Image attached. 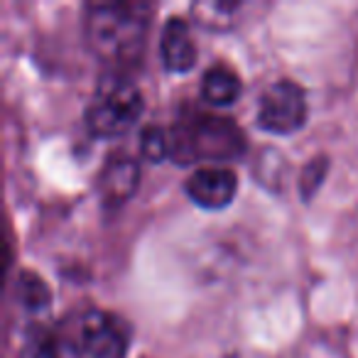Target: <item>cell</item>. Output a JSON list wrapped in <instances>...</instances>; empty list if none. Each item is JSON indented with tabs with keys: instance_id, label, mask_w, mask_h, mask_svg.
<instances>
[{
	"instance_id": "cell-7",
	"label": "cell",
	"mask_w": 358,
	"mask_h": 358,
	"mask_svg": "<svg viewBox=\"0 0 358 358\" xmlns=\"http://www.w3.org/2000/svg\"><path fill=\"white\" fill-rule=\"evenodd\" d=\"M159 57L172 74H187L196 64V45L192 40V27L185 17H167L159 32Z\"/></svg>"
},
{
	"instance_id": "cell-3",
	"label": "cell",
	"mask_w": 358,
	"mask_h": 358,
	"mask_svg": "<svg viewBox=\"0 0 358 358\" xmlns=\"http://www.w3.org/2000/svg\"><path fill=\"white\" fill-rule=\"evenodd\" d=\"M145 110V99L130 79L108 74L99 81L89 106H86V128L94 138H120L135 128Z\"/></svg>"
},
{
	"instance_id": "cell-5",
	"label": "cell",
	"mask_w": 358,
	"mask_h": 358,
	"mask_svg": "<svg viewBox=\"0 0 358 358\" xmlns=\"http://www.w3.org/2000/svg\"><path fill=\"white\" fill-rule=\"evenodd\" d=\"M76 346L91 358H125L130 346V327L115 314L91 309L81 314L76 324Z\"/></svg>"
},
{
	"instance_id": "cell-11",
	"label": "cell",
	"mask_w": 358,
	"mask_h": 358,
	"mask_svg": "<svg viewBox=\"0 0 358 358\" xmlns=\"http://www.w3.org/2000/svg\"><path fill=\"white\" fill-rule=\"evenodd\" d=\"M241 10V3H224V0H211V3H194L192 15L201 27L211 32H221L234 25L236 13Z\"/></svg>"
},
{
	"instance_id": "cell-1",
	"label": "cell",
	"mask_w": 358,
	"mask_h": 358,
	"mask_svg": "<svg viewBox=\"0 0 358 358\" xmlns=\"http://www.w3.org/2000/svg\"><path fill=\"white\" fill-rule=\"evenodd\" d=\"M152 6L148 3H86L84 37L99 59L130 66L143 57Z\"/></svg>"
},
{
	"instance_id": "cell-14",
	"label": "cell",
	"mask_w": 358,
	"mask_h": 358,
	"mask_svg": "<svg viewBox=\"0 0 358 358\" xmlns=\"http://www.w3.org/2000/svg\"><path fill=\"white\" fill-rule=\"evenodd\" d=\"M140 157L148 162H162L169 157V133L159 125H148L140 130Z\"/></svg>"
},
{
	"instance_id": "cell-4",
	"label": "cell",
	"mask_w": 358,
	"mask_h": 358,
	"mask_svg": "<svg viewBox=\"0 0 358 358\" xmlns=\"http://www.w3.org/2000/svg\"><path fill=\"white\" fill-rule=\"evenodd\" d=\"M309 115L307 94L292 79H280L260 94L258 101V128L270 135H292L304 128Z\"/></svg>"
},
{
	"instance_id": "cell-6",
	"label": "cell",
	"mask_w": 358,
	"mask_h": 358,
	"mask_svg": "<svg viewBox=\"0 0 358 358\" xmlns=\"http://www.w3.org/2000/svg\"><path fill=\"white\" fill-rule=\"evenodd\" d=\"M185 192L201 209L221 211L236 199L238 177L226 167H199L187 177Z\"/></svg>"
},
{
	"instance_id": "cell-9",
	"label": "cell",
	"mask_w": 358,
	"mask_h": 358,
	"mask_svg": "<svg viewBox=\"0 0 358 358\" xmlns=\"http://www.w3.org/2000/svg\"><path fill=\"white\" fill-rule=\"evenodd\" d=\"M199 94L211 106H234L243 94V81L231 66L214 64L201 76Z\"/></svg>"
},
{
	"instance_id": "cell-12",
	"label": "cell",
	"mask_w": 358,
	"mask_h": 358,
	"mask_svg": "<svg viewBox=\"0 0 358 358\" xmlns=\"http://www.w3.org/2000/svg\"><path fill=\"white\" fill-rule=\"evenodd\" d=\"M17 358H59V343L55 334H50L42 327H30L25 334Z\"/></svg>"
},
{
	"instance_id": "cell-10",
	"label": "cell",
	"mask_w": 358,
	"mask_h": 358,
	"mask_svg": "<svg viewBox=\"0 0 358 358\" xmlns=\"http://www.w3.org/2000/svg\"><path fill=\"white\" fill-rule=\"evenodd\" d=\"M15 297L22 309L32 314H45L52 304V289L32 270H20L15 278Z\"/></svg>"
},
{
	"instance_id": "cell-13",
	"label": "cell",
	"mask_w": 358,
	"mask_h": 358,
	"mask_svg": "<svg viewBox=\"0 0 358 358\" xmlns=\"http://www.w3.org/2000/svg\"><path fill=\"white\" fill-rule=\"evenodd\" d=\"M329 167H331V159L327 155H317L304 164L302 172H299V196H302V201H312L319 194L324 179L329 174Z\"/></svg>"
},
{
	"instance_id": "cell-2",
	"label": "cell",
	"mask_w": 358,
	"mask_h": 358,
	"mask_svg": "<svg viewBox=\"0 0 358 358\" xmlns=\"http://www.w3.org/2000/svg\"><path fill=\"white\" fill-rule=\"evenodd\" d=\"M245 150V133L229 115L185 106L169 128V159L177 164L231 162L243 157Z\"/></svg>"
},
{
	"instance_id": "cell-8",
	"label": "cell",
	"mask_w": 358,
	"mask_h": 358,
	"mask_svg": "<svg viewBox=\"0 0 358 358\" xmlns=\"http://www.w3.org/2000/svg\"><path fill=\"white\" fill-rule=\"evenodd\" d=\"M138 182H140L138 159L128 157V155H113L106 162V167L101 169V177H99V194L106 209L123 206L135 194Z\"/></svg>"
}]
</instances>
